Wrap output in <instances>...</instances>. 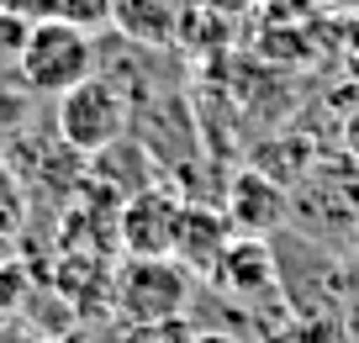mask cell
I'll return each instance as SVG.
<instances>
[{
  "label": "cell",
  "instance_id": "obj_1",
  "mask_svg": "<svg viewBox=\"0 0 359 343\" xmlns=\"http://www.w3.org/2000/svg\"><path fill=\"white\" fill-rule=\"evenodd\" d=\"M101 74V48H95V32L69 22H37L22 43V58H16V79L32 95H69L74 85Z\"/></svg>",
  "mask_w": 359,
  "mask_h": 343
},
{
  "label": "cell",
  "instance_id": "obj_2",
  "mask_svg": "<svg viewBox=\"0 0 359 343\" xmlns=\"http://www.w3.org/2000/svg\"><path fill=\"white\" fill-rule=\"evenodd\" d=\"M53 127H58V143L69 154H106L111 143H122L127 127H133V106H127V90L122 79L111 74H95L85 85H74L69 95L53 100Z\"/></svg>",
  "mask_w": 359,
  "mask_h": 343
},
{
  "label": "cell",
  "instance_id": "obj_3",
  "mask_svg": "<svg viewBox=\"0 0 359 343\" xmlns=\"http://www.w3.org/2000/svg\"><path fill=\"white\" fill-rule=\"evenodd\" d=\"M191 285L196 275H185L175 259H127L111 275V301L137 328H164L191 307Z\"/></svg>",
  "mask_w": 359,
  "mask_h": 343
},
{
  "label": "cell",
  "instance_id": "obj_4",
  "mask_svg": "<svg viewBox=\"0 0 359 343\" xmlns=\"http://www.w3.org/2000/svg\"><path fill=\"white\" fill-rule=\"evenodd\" d=\"M180 211L185 201L164 185H143L122 201L116 211V243L127 248V259H169L180 233Z\"/></svg>",
  "mask_w": 359,
  "mask_h": 343
},
{
  "label": "cell",
  "instance_id": "obj_5",
  "mask_svg": "<svg viewBox=\"0 0 359 343\" xmlns=\"http://www.w3.org/2000/svg\"><path fill=\"white\" fill-rule=\"evenodd\" d=\"M206 11V0H111V27L137 48H185L196 16Z\"/></svg>",
  "mask_w": 359,
  "mask_h": 343
},
{
  "label": "cell",
  "instance_id": "obj_6",
  "mask_svg": "<svg viewBox=\"0 0 359 343\" xmlns=\"http://www.w3.org/2000/svg\"><path fill=\"white\" fill-rule=\"evenodd\" d=\"M233 222L222 206H201V201H185L180 211V233H175V264L196 280H212V269L222 264V254L233 248Z\"/></svg>",
  "mask_w": 359,
  "mask_h": 343
},
{
  "label": "cell",
  "instance_id": "obj_7",
  "mask_svg": "<svg viewBox=\"0 0 359 343\" xmlns=\"http://www.w3.org/2000/svg\"><path fill=\"white\" fill-rule=\"evenodd\" d=\"M222 206H227V222H233L238 238H259L264 227H275L285 217V185L264 180L259 169H238V175H227Z\"/></svg>",
  "mask_w": 359,
  "mask_h": 343
},
{
  "label": "cell",
  "instance_id": "obj_8",
  "mask_svg": "<svg viewBox=\"0 0 359 343\" xmlns=\"http://www.w3.org/2000/svg\"><path fill=\"white\" fill-rule=\"evenodd\" d=\"M212 285L227 290L238 301H254L259 290H275V264H269V248L259 238H233V248L222 254V264L212 269Z\"/></svg>",
  "mask_w": 359,
  "mask_h": 343
},
{
  "label": "cell",
  "instance_id": "obj_9",
  "mask_svg": "<svg viewBox=\"0 0 359 343\" xmlns=\"http://www.w3.org/2000/svg\"><path fill=\"white\" fill-rule=\"evenodd\" d=\"M58 22L101 32V27H111V0H58Z\"/></svg>",
  "mask_w": 359,
  "mask_h": 343
},
{
  "label": "cell",
  "instance_id": "obj_10",
  "mask_svg": "<svg viewBox=\"0 0 359 343\" xmlns=\"http://www.w3.org/2000/svg\"><path fill=\"white\" fill-rule=\"evenodd\" d=\"M27 32H32L27 22H16L11 11H0V69H11L16 58H22V43H27Z\"/></svg>",
  "mask_w": 359,
  "mask_h": 343
},
{
  "label": "cell",
  "instance_id": "obj_11",
  "mask_svg": "<svg viewBox=\"0 0 359 343\" xmlns=\"http://www.w3.org/2000/svg\"><path fill=\"white\" fill-rule=\"evenodd\" d=\"M0 11H11L16 22L37 27V22H58V0H0Z\"/></svg>",
  "mask_w": 359,
  "mask_h": 343
},
{
  "label": "cell",
  "instance_id": "obj_12",
  "mask_svg": "<svg viewBox=\"0 0 359 343\" xmlns=\"http://www.w3.org/2000/svg\"><path fill=\"white\" fill-rule=\"evenodd\" d=\"M338 133H344V154H348V164L359 169V111H348V116H344V127H338Z\"/></svg>",
  "mask_w": 359,
  "mask_h": 343
},
{
  "label": "cell",
  "instance_id": "obj_13",
  "mask_svg": "<svg viewBox=\"0 0 359 343\" xmlns=\"http://www.w3.org/2000/svg\"><path fill=\"white\" fill-rule=\"evenodd\" d=\"M0 343H37L32 332L22 328V322H11V317H0Z\"/></svg>",
  "mask_w": 359,
  "mask_h": 343
}]
</instances>
